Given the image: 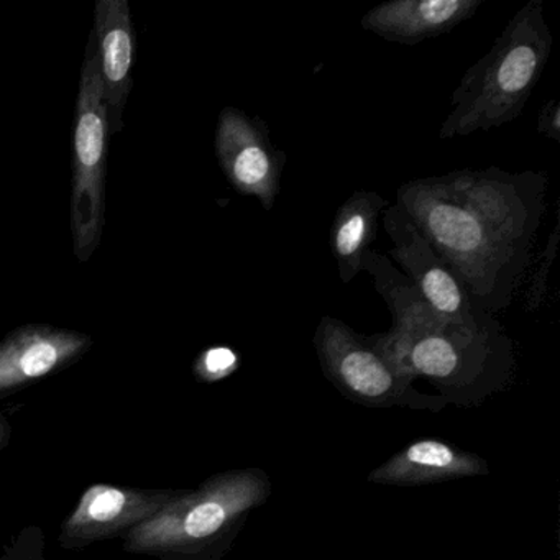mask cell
I'll use <instances>...</instances> for the list:
<instances>
[{
	"instance_id": "1",
	"label": "cell",
	"mask_w": 560,
	"mask_h": 560,
	"mask_svg": "<svg viewBox=\"0 0 560 560\" xmlns=\"http://www.w3.org/2000/svg\"><path fill=\"white\" fill-rule=\"evenodd\" d=\"M547 189L549 178L533 170L467 168L402 183L396 205L494 316L510 306L529 264Z\"/></svg>"
},
{
	"instance_id": "2",
	"label": "cell",
	"mask_w": 560,
	"mask_h": 560,
	"mask_svg": "<svg viewBox=\"0 0 560 560\" xmlns=\"http://www.w3.org/2000/svg\"><path fill=\"white\" fill-rule=\"evenodd\" d=\"M362 270L393 319L388 332L370 337L409 382L428 380L451 398L481 395L506 382L513 366L506 332H475L441 319L411 281L372 248L363 255Z\"/></svg>"
},
{
	"instance_id": "3",
	"label": "cell",
	"mask_w": 560,
	"mask_h": 560,
	"mask_svg": "<svg viewBox=\"0 0 560 560\" xmlns=\"http://www.w3.org/2000/svg\"><path fill=\"white\" fill-rule=\"evenodd\" d=\"M552 44L542 0H529L508 22L490 51L465 71L439 137L458 139L517 119L549 63Z\"/></svg>"
},
{
	"instance_id": "4",
	"label": "cell",
	"mask_w": 560,
	"mask_h": 560,
	"mask_svg": "<svg viewBox=\"0 0 560 560\" xmlns=\"http://www.w3.org/2000/svg\"><path fill=\"white\" fill-rule=\"evenodd\" d=\"M271 493L260 468H238L183 490L155 516L124 537V550L159 560H218L248 513Z\"/></svg>"
},
{
	"instance_id": "5",
	"label": "cell",
	"mask_w": 560,
	"mask_h": 560,
	"mask_svg": "<svg viewBox=\"0 0 560 560\" xmlns=\"http://www.w3.org/2000/svg\"><path fill=\"white\" fill-rule=\"evenodd\" d=\"M100 54L93 32L81 67L74 110L71 162L70 229L74 257L88 264L100 248L106 228L109 124L104 107Z\"/></svg>"
},
{
	"instance_id": "6",
	"label": "cell",
	"mask_w": 560,
	"mask_h": 560,
	"mask_svg": "<svg viewBox=\"0 0 560 560\" xmlns=\"http://www.w3.org/2000/svg\"><path fill=\"white\" fill-rule=\"evenodd\" d=\"M313 342L324 375L350 401L372 408L408 406L431 411H439L447 401L444 396L416 392L372 337L360 336L343 320L320 317Z\"/></svg>"
},
{
	"instance_id": "7",
	"label": "cell",
	"mask_w": 560,
	"mask_h": 560,
	"mask_svg": "<svg viewBox=\"0 0 560 560\" xmlns=\"http://www.w3.org/2000/svg\"><path fill=\"white\" fill-rule=\"evenodd\" d=\"M382 224L393 242L389 250L393 260L441 319L475 332H504L497 317L485 313L471 301L464 284L422 237L401 206L389 205L382 212Z\"/></svg>"
},
{
	"instance_id": "8",
	"label": "cell",
	"mask_w": 560,
	"mask_h": 560,
	"mask_svg": "<svg viewBox=\"0 0 560 560\" xmlns=\"http://www.w3.org/2000/svg\"><path fill=\"white\" fill-rule=\"evenodd\" d=\"M214 149L229 185L238 195L258 199L265 211H271L280 192L287 155L271 142L267 122L237 107H224L218 117Z\"/></svg>"
},
{
	"instance_id": "9",
	"label": "cell",
	"mask_w": 560,
	"mask_h": 560,
	"mask_svg": "<svg viewBox=\"0 0 560 560\" xmlns=\"http://www.w3.org/2000/svg\"><path fill=\"white\" fill-rule=\"evenodd\" d=\"M182 493L183 490L93 485L61 524L58 542L63 549H86L103 540L127 537Z\"/></svg>"
},
{
	"instance_id": "10",
	"label": "cell",
	"mask_w": 560,
	"mask_h": 560,
	"mask_svg": "<svg viewBox=\"0 0 560 560\" xmlns=\"http://www.w3.org/2000/svg\"><path fill=\"white\" fill-rule=\"evenodd\" d=\"M93 343L88 334L50 324H27L11 330L0 340V399L63 372L83 359Z\"/></svg>"
},
{
	"instance_id": "11",
	"label": "cell",
	"mask_w": 560,
	"mask_h": 560,
	"mask_svg": "<svg viewBox=\"0 0 560 560\" xmlns=\"http://www.w3.org/2000/svg\"><path fill=\"white\" fill-rule=\"evenodd\" d=\"M94 38L100 54L104 107L110 136L122 132L124 110L133 86L137 37L127 0H97Z\"/></svg>"
},
{
	"instance_id": "12",
	"label": "cell",
	"mask_w": 560,
	"mask_h": 560,
	"mask_svg": "<svg viewBox=\"0 0 560 560\" xmlns=\"http://www.w3.org/2000/svg\"><path fill=\"white\" fill-rule=\"evenodd\" d=\"M485 0H392L363 15V31L393 44L418 45L454 31Z\"/></svg>"
},
{
	"instance_id": "13",
	"label": "cell",
	"mask_w": 560,
	"mask_h": 560,
	"mask_svg": "<svg viewBox=\"0 0 560 560\" xmlns=\"http://www.w3.org/2000/svg\"><path fill=\"white\" fill-rule=\"evenodd\" d=\"M483 458L438 439H419L369 475V481L396 487L442 483L487 475Z\"/></svg>"
},
{
	"instance_id": "14",
	"label": "cell",
	"mask_w": 560,
	"mask_h": 560,
	"mask_svg": "<svg viewBox=\"0 0 560 560\" xmlns=\"http://www.w3.org/2000/svg\"><path fill=\"white\" fill-rule=\"evenodd\" d=\"M388 199L373 191H355L346 199L330 228L329 244L340 281L349 284L362 270L363 255L378 234L380 215Z\"/></svg>"
},
{
	"instance_id": "15",
	"label": "cell",
	"mask_w": 560,
	"mask_h": 560,
	"mask_svg": "<svg viewBox=\"0 0 560 560\" xmlns=\"http://www.w3.org/2000/svg\"><path fill=\"white\" fill-rule=\"evenodd\" d=\"M238 366H241V357L237 352L231 347L218 346L209 347L199 353L192 365V372L199 382L215 383L237 372Z\"/></svg>"
},
{
	"instance_id": "16",
	"label": "cell",
	"mask_w": 560,
	"mask_h": 560,
	"mask_svg": "<svg viewBox=\"0 0 560 560\" xmlns=\"http://www.w3.org/2000/svg\"><path fill=\"white\" fill-rule=\"evenodd\" d=\"M557 245H559V224L553 225L552 234H550L549 244L544 248L542 255L537 265L536 275H534L533 283L527 288L526 310L537 311L542 306L544 298H546L547 280H549L550 268L556 260Z\"/></svg>"
},
{
	"instance_id": "17",
	"label": "cell",
	"mask_w": 560,
	"mask_h": 560,
	"mask_svg": "<svg viewBox=\"0 0 560 560\" xmlns=\"http://www.w3.org/2000/svg\"><path fill=\"white\" fill-rule=\"evenodd\" d=\"M537 132L560 145V106L556 100L544 104L540 109Z\"/></svg>"
},
{
	"instance_id": "18",
	"label": "cell",
	"mask_w": 560,
	"mask_h": 560,
	"mask_svg": "<svg viewBox=\"0 0 560 560\" xmlns=\"http://www.w3.org/2000/svg\"><path fill=\"white\" fill-rule=\"evenodd\" d=\"M12 425L5 416L0 415V454L5 451L11 442Z\"/></svg>"
},
{
	"instance_id": "19",
	"label": "cell",
	"mask_w": 560,
	"mask_h": 560,
	"mask_svg": "<svg viewBox=\"0 0 560 560\" xmlns=\"http://www.w3.org/2000/svg\"><path fill=\"white\" fill-rule=\"evenodd\" d=\"M5 560H27V559H5Z\"/></svg>"
}]
</instances>
